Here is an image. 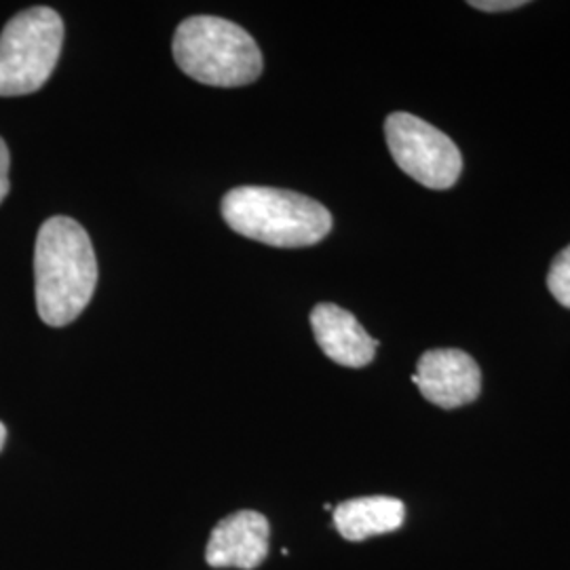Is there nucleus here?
Instances as JSON below:
<instances>
[{
    "mask_svg": "<svg viewBox=\"0 0 570 570\" xmlns=\"http://www.w3.org/2000/svg\"><path fill=\"white\" fill-rule=\"evenodd\" d=\"M406 508L393 497H360L334 510V527L346 541H364L376 534L402 529Z\"/></svg>",
    "mask_w": 570,
    "mask_h": 570,
    "instance_id": "obj_9",
    "label": "nucleus"
},
{
    "mask_svg": "<svg viewBox=\"0 0 570 570\" xmlns=\"http://www.w3.org/2000/svg\"><path fill=\"white\" fill-rule=\"evenodd\" d=\"M4 442H7V428L0 423V450L4 446Z\"/></svg>",
    "mask_w": 570,
    "mask_h": 570,
    "instance_id": "obj_13",
    "label": "nucleus"
},
{
    "mask_svg": "<svg viewBox=\"0 0 570 570\" xmlns=\"http://www.w3.org/2000/svg\"><path fill=\"white\" fill-rule=\"evenodd\" d=\"M174 58L184 75L212 87H244L256 81L265 66L249 32L214 16H195L178 26Z\"/></svg>",
    "mask_w": 570,
    "mask_h": 570,
    "instance_id": "obj_3",
    "label": "nucleus"
},
{
    "mask_svg": "<svg viewBox=\"0 0 570 570\" xmlns=\"http://www.w3.org/2000/svg\"><path fill=\"white\" fill-rule=\"evenodd\" d=\"M268 534L271 529L263 513H230L212 530L205 560L212 569H258L268 553Z\"/></svg>",
    "mask_w": 570,
    "mask_h": 570,
    "instance_id": "obj_7",
    "label": "nucleus"
},
{
    "mask_svg": "<svg viewBox=\"0 0 570 570\" xmlns=\"http://www.w3.org/2000/svg\"><path fill=\"white\" fill-rule=\"evenodd\" d=\"M9 165H11L9 148H7L4 140L0 138V204L9 195Z\"/></svg>",
    "mask_w": 570,
    "mask_h": 570,
    "instance_id": "obj_12",
    "label": "nucleus"
},
{
    "mask_svg": "<svg viewBox=\"0 0 570 570\" xmlns=\"http://www.w3.org/2000/svg\"><path fill=\"white\" fill-rule=\"evenodd\" d=\"M39 317L47 326L72 324L98 285L96 252L87 230L66 216L49 218L35 247Z\"/></svg>",
    "mask_w": 570,
    "mask_h": 570,
    "instance_id": "obj_1",
    "label": "nucleus"
},
{
    "mask_svg": "<svg viewBox=\"0 0 570 570\" xmlns=\"http://www.w3.org/2000/svg\"><path fill=\"white\" fill-rule=\"evenodd\" d=\"M63 21L49 7L18 13L0 32V98L39 91L60 60Z\"/></svg>",
    "mask_w": 570,
    "mask_h": 570,
    "instance_id": "obj_4",
    "label": "nucleus"
},
{
    "mask_svg": "<svg viewBox=\"0 0 570 570\" xmlns=\"http://www.w3.org/2000/svg\"><path fill=\"white\" fill-rule=\"evenodd\" d=\"M412 383L431 404L454 410L478 400L482 372L461 348H431L421 355Z\"/></svg>",
    "mask_w": 570,
    "mask_h": 570,
    "instance_id": "obj_6",
    "label": "nucleus"
},
{
    "mask_svg": "<svg viewBox=\"0 0 570 570\" xmlns=\"http://www.w3.org/2000/svg\"><path fill=\"white\" fill-rule=\"evenodd\" d=\"M473 9L480 11H489V13H497V11H511L518 7H524V0H471L469 2Z\"/></svg>",
    "mask_w": 570,
    "mask_h": 570,
    "instance_id": "obj_11",
    "label": "nucleus"
},
{
    "mask_svg": "<svg viewBox=\"0 0 570 570\" xmlns=\"http://www.w3.org/2000/svg\"><path fill=\"white\" fill-rule=\"evenodd\" d=\"M223 216L235 233L273 247H308L332 230V216L320 202L268 186L228 190Z\"/></svg>",
    "mask_w": 570,
    "mask_h": 570,
    "instance_id": "obj_2",
    "label": "nucleus"
},
{
    "mask_svg": "<svg viewBox=\"0 0 570 570\" xmlns=\"http://www.w3.org/2000/svg\"><path fill=\"white\" fill-rule=\"evenodd\" d=\"M385 138L393 161L412 180L433 190H446L459 180L461 150L438 127L407 112H393L385 121Z\"/></svg>",
    "mask_w": 570,
    "mask_h": 570,
    "instance_id": "obj_5",
    "label": "nucleus"
},
{
    "mask_svg": "<svg viewBox=\"0 0 570 570\" xmlns=\"http://www.w3.org/2000/svg\"><path fill=\"white\" fill-rule=\"evenodd\" d=\"M548 287L551 296L562 306L570 308V245H567L550 266Z\"/></svg>",
    "mask_w": 570,
    "mask_h": 570,
    "instance_id": "obj_10",
    "label": "nucleus"
},
{
    "mask_svg": "<svg viewBox=\"0 0 570 570\" xmlns=\"http://www.w3.org/2000/svg\"><path fill=\"white\" fill-rule=\"evenodd\" d=\"M311 327L327 357L345 367H364L374 360L379 341L367 334L353 313L332 303L311 311Z\"/></svg>",
    "mask_w": 570,
    "mask_h": 570,
    "instance_id": "obj_8",
    "label": "nucleus"
}]
</instances>
